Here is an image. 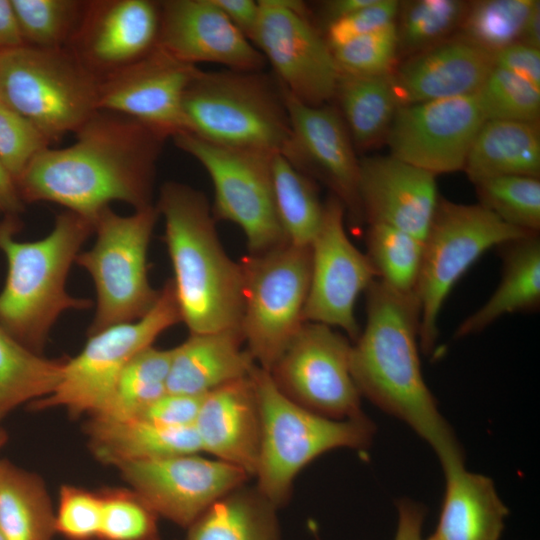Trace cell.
<instances>
[{"label": "cell", "instance_id": "6da1fadb", "mask_svg": "<svg viewBox=\"0 0 540 540\" xmlns=\"http://www.w3.org/2000/svg\"><path fill=\"white\" fill-rule=\"evenodd\" d=\"M63 148H46L16 180L24 203L51 202L94 222L113 201L152 203L164 134L129 117L97 111Z\"/></svg>", "mask_w": 540, "mask_h": 540}, {"label": "cell", "instance_id": "7a4b0ae2", "mask_svg": "<svg viewBox=\"0 0 540 540\" xmlns=\"http://www.w3.org/2000/svg\"><path fill=\"white\" fill-rule=\"evenodd\" d=\"M365 293L366 323L352 343L350 358L361 396L407 424L435 451L441 466L464 461L422 375L416 299L391 291L377 279Z\"/></svg>", "mask_w": 540, "mask_h": 540}, {"label": "cell", "instance_id": "3957f363", "mask_svg": "<svg viewBox=\"0 0 540 540\" xmlns=\"http://www.w3.org/2000/svg\"><path fill=\"white\" fill-rule=\"evenodd\" d=\"M181 322L190 334L240 329L243 272L224 250L205 195L183 183H164L155 205Z\"/></svg>", "mask_w": 540, "mask_h": 540}, {"label": "cell", "instance_id": "277c9868", "mask_svg": "<svg viewBox=\"0 0 540 540\" xmlns=\"http://www.w3.org/2000/svg\"><path fill=\"white\" fill-rule=\"evenodd\" d=\"M19 216L0 221V251L7 274L0 291V326L28 349L41 354L58 318L68 310H86L90 299L66 290L69 271L93 233V222L77 213H59L42 239L18 241Z\"/></svg>", "mask_w": 540, "mask_h": 540}, {"label": "cell", "instance_id": "5b68a950", "mask_svg": "<svg viewBox=\"0 0 540 540\" xmlns=\"http://www.w3.org/2000/svg\"><path fill=\"white\" fill-rule=\"evenodd\" d=\"M261 419L256 488L277 508L288 500L297 474L322 454L368 447L376 428L365 415L333 419L297 404L275 385L269 372H251Z\"/></svg>", "mask_w": 540, "mask_h": 540}, {"label": "cell", "instance_id": "8992f818", "mask_svg": "<svg viewBox=\"0 0 540 540\" xmlns=\"http://www.w3.org/2000/svg\"><path fill=\"white\" fill-rule=\"evenodd\" d=\"M183 113L187 133L220 146L274 154L290 138L280 86L260 71L200 70L185 91Z\"/></svg>", "mask_w": 540, "mask_h": 540}, {"label": "cell", "instance_id": "52a82bcc", "mask_svg": "<svg viewBox=\"0 0 540 540\" xmlns=\"http://www.w3.org/2000/svg\"><path fill=\"white\" fill-rule=\"evenodd\" d=\"M159 216L156 206L150 205L127 216L107 207L95 218L94 245L75 260L89 273L96 290V310L87 335L136 321L155 305L160 290L149 282L147 256Z\"/></svg>", "mask_w": 540, "mask_h": 540}, {"label": "cell", "instance_id": "ba28073f", "mask_svg": "<svg viewBox=\"0 0 540 540\" xmlns=\"http://www.w3.org/2000/svg\"><path fill=\"white\" fill-rule=\"evenodd\" d=\"M97 78L67 49L0 51V102L51 141L76 132L98 110Z\"/></svg>", "mask_w": 540, "mask_h": 540}, {"label": "cell", "instance_id": "9c48e42d", "mask_svg": "<svg viewBox=\"0 0 540 540\" xmlns=\"http://www.w3.org/2000/svg\"><path fill=\"white\" fill-rule=\"evenodd\" d=\"M529 234L534 233L506 224L479 203L459 204L439 199L423 240L415 289L419 346L423 352H434L440 311L464 273L489 249Z\"/></svg>", "mask_w": 540, "mask_h": 540}, {"label": "cell", "instance_id": "30bf717a", "mask_svg": "<svg viewBox=\"0 0 540 540\" xmlns=\"http://www.w3.org/2000/svg\"><path fill=\"white\" fill-rule=\"evenodd\" d=\"M240 330L257 366L269 371L304 323L311 270L310 247L289 243L240 262Z\"/></svg>", "mask_w": 540, "mask_h": 540}, {"label": "cell", "instance_id": "8fae6325", "mask_svg": "<svg viewBox=\"0 0 540 540\" xmlns=\"http://www.w3.org/2000/svg\"><path fill=\"white\" fill-rule=\"evenodd\" d=\"M179 322V307L172 281L168 279L160 289L155 305L145 316L88 335L83 349L75 357L67 358L54 391L31 402V406L34 409L60 406L72 415L101 412L126 365Z\"/></svg>", "mask_w": 540, "mask_h": 540}, {"label": "cell", "instance_id": "7c38bea8", "mask_svg": "<svg viewBox=\"0 0 540 540\" xmlns=\"http://www.w3.org/2000/svg\"><path fill=\"white\" fill-rule=\"evenodd\" d=\"M173 140L207 171L214 190L211 209L215 220L237 225L250 254L288 243L274 202L271 162L275 153L220 146L190 133Z\"/></svg>", "mask_w": 540, "mask_h": 540}, {"label": "cell", "instance_id": "4fadbf2b", "mask_svg": "<svg viewBox=\"0 0 540 540\" xmlns=\"http://www.w3.org/2000/svg\"><path fill=\"white\" fill-rule=\"evenodd\" d=\"M352 344L334 328L304 322L268 371L278 389L297 404L333 419L363 415L351 373Z\"/></svg>", "mask_w": 540, "mask_h": 540}, {"label": "cell", "instance_id": "5bb4252c", "mask_svg": "<svg viewBox=\"0 0 540 540\" xmlns=\"http://www.w3.org/2000/svg\"><path fill=\"white\" fill-rule=\"evenodd\" d=\"M252 44L271 64L278 84L312 106L334 98L340 71L332 49L297 0H260Z\"/></svg>", "mask_w": 540, "mask_h": 540}, {"label": "cell", "instance_id": "9a60e30c", "mask_svg": "<svg viewBox=\"0 0 540 540\" xmlns=\"http://www.w3.org/2000/svg\"><path fill=\"white\" fill-rule=\"evenodd\" d=\"M345 209L331 196L324 204L321 227L310 245L311 270L304 322L343 330L353 342L360 334L355 317L359 295L376 278L366 256L349 239Z\"/></svg>", "mask_w": 540, "mask_h": 540}, {"label": "cell", "instance_id": "2e32d148", "mask_svg": "<svg viewBox=\"0 0 540 540\" xmlns=\"http://www.w3.org/2000/svg\"><path fill=\"white\" fill-rule=\"evenodd\" d=\"M117 467L158 516L185 528L250 478L236 466L198 453L126 462Z\"/></svg>", "mask_w": 540, "mask_h": 540}, {"label": "cell", "instance_id": "e0dca14e", "mask_svg": "<svg viewBox=\"0 0 540 540\" xmlns=\"http://www.w3.org/2000/svg\"><path fill=\"white\" fill-rule=\"evenodd\" d=\"M485 121L477 94L403 105L387 142L392 156L434 175L456 172Z\"/></svg>", "mask_w": 540, "mask_h": 540}, {"label": "cell", "instance_id": "ac0fdd59", "mask_svg": "<svg viewBox=\"0 0 540 540\" xmlns=\"http://www.w3.org/2000/svg\"><path fill=\"white\" fill-rule=\"evenodd\" d=\"M160 48L99 79L98 110L134 119L169 137L187 133L183 98L199 73Z\"/></svg>", "mask_w": 540, "mask_h": 540}, {"label": "cell", "instance_id": "d6986e66", "mask_svg": "<svg viewBox=\"0 0 540 540\" xmlns=\"http://www.w3.org/2000/svg\"><path fill=\"white\" fill-rule=\"evenodd\" d=\"M280 89L290 122V138L281 154L304 174L325 182L353 221L361 223L359 160L339 111L326 104H305Z\"/></svg>", "mask_w": 540, "mask_h": 540}, {"label": "cell", "instance_id": "ffe728a7", "mask_svg": "<svg viewBox=\"0 0 540 540\" xmlns=\"http://www.w3.org/2000/svg\"><path fill=\"white\" fill-rule=\"evenodd\" d=\"M160 17V2L152 0L87 1L67 49L97 78H103L157 47Z\"/></svg>", "mask_w": 540, "mask_h": 540}, {"label": "cell", "instance_id": "44dd1931", "mask_svg": "<svg viewBox=\"0 0 540 540\" xmlns=\"http://www.w3.org/2000/svg\"><path fill=\"white\" fill-rule=\"evenodd\" d=\"M160 8L157 47L175 59L238 71L263 68V55L212 0H166Z\"/></svg>", "mask_w": 540, "mask_h": 540}, {"label": "cell", "instance_id": "7402d4cb", "mask_svg": "<svg viewBox=\"0 0 540 540\" xmlns=\"http://www.w3.org/2000/svg\"><path fill=\"white\" fill-rule=\"evenodd\" d=\"M358 193L363 221L422 241L439 202L436 175L392 155L359 160Z\"/></svg>", "mask_w": 540, "mask_h": 540}, {"label": "cell", "instance_id": "603a6c76", "mask_svg": "<svg viewBox=\"0 0 540 540\" xmlns=\"http://www.w3.org/2000/svg\"><path fill=\"white\" fill-rule=\"evenodd\" d=\"M493 53L460 37L411 55L391 73L399 106L476 94L493 69Z\"/></svg>", "mask_w": 540, "mask_h": 540}, {"label": "cell", "instance_id": "cb8c5ba5", "mask_svg": "<svg viewBox=\"0 0 540 540\" xmlns=\"http://www.w3.org/2000/svg\"><path fill=\"white\" fill-rule=\"evenodd\" d=\"M194 428L202 451L255 476L261 419L251 374L205 394Z\"/></svg>", "mask_w": 540, "mask_h": 540}, {"label": "cell", "instance_id": "d4e9b609", "mask_svg": "<svg viewBox=\"0 0 540 540\" xmlns=\"http://www.w3.org/2000/svg\"><path fill=\"white\" fill-rule=\"evenodd\" d=\"M256 366L240 329L193 333L171 349L167 392L203 396Z\"/></svg>", "mask_w": 540, "mask_h": 540}, {"label": "cell", "instance_id": "484cf974", "mask_svg": "<svg viewBox=\"0 0 540 540\" xmlns=\"http://www.w3.org/2000/svg\"><path fill=\"white\" fill-rule=\"evenodd\" d=\"M445 493L434 540H500L508 509L493 481L465 468L464 461L442 467Z\"/></svg>", "mask_w": 540, "mask_h": 540}, {"label": "cell", "instance_id": "4316f807", "mask_svg": "<svg viewBox=\"0 0 540 540\" xmlns=\"http://www.w3.org/2000/svg\"><path fill=\"white\" fill-rule=\"evenodd\" d=\"M86 431L94 455L115 466L202 451L194 426L171 427L137 417L92 415Z\"/></svg>", "mask_w": 540, "mask_h": 540}, {"label": "cell", "instance_id": "83f0119b", "mask_svg": "<svg viewBox=\"0 0 540 540\" xmlns=\"http://www.w3.org/2000/svg\"><path fill=\"white\" fill-rule=\"evenodd\" d=\"M499 247L503 263L501 281L491 297L458 326L457 338L481 332L504 315L539 308V234H529Z\"/></svg>", "mask_w": 540, "mask_h": 540}, {"label": "cell", "instance_id": "f1b7e54d", "mask_svg": "<svg viewBox=\"0 0 540 540\" xmlns=\"http://www.w3.org/2000/svg\"><path fill=\"white\" fill-rule=\"evenodd\" d=\"M463 170L474 184L500 176L539 178L537 123L485 121L470 147Z\"/></svg>", "mask_w": 540, "mask_h": 540}, {"label": "cell", "instance_id": "f546056e", "mask_svg": "<svg viewBox=\"0 0 540 540\" xmlns=\"http://www.w3.org/2000/svg\"><path fill=\"white\" fill-rule=\"evenodd\" d=\"M277 510L256 487L242 485L211 504L186 540H281Z\"/></svg>", "mask_w": 540, "mask_h": 540}, {"label": "cell", "instance_id": "4dcf8cb0", "mask_svg": "<svg viewBox=\"0 0 540 540\" xmlns=\"http://www.w3.org/2000/svg\"><path fill=\"white\" fill-rule=\"evenodd\" d=\"M54 522L42 480L0 460V529L6 540H52Z\"/></svg>", "mask_w": 540, "mask_h": 540}, {"label": "cell", "instance_id": "1f68e13d", "mask_svg": "<svg viewBox=\"0 0 540 540\" xmlns=\"http://www.w3.org/2000/svg\"><path fill=\"white\" fill-rule=\"evenodd\" d=\"M334 97L352 142L359 148L369 147L387 133L399 107L391 74L356 76L340 73Z\"/></svg>", "mask_w": 540, "mask_h": 540}, {"label": "cell", "instance_id": "d6a6232c", "mask_svg": "<svg viewBox=\"0 0 540 540\" xmlns=\"http://www.w3.org/2000/svg\"><path fill=\"white\" fill-rule=\"evenodd\" d=\"M66 360L43 357L0 326V420L21 404L50 395Z\"/></svg>", "mask_w": 540, "mask_h": 540}, {"label": "cell", "instance_id": "836d02e7", "mask_svg": "<svg viewBox=\"0 0 540 540\" xmlns=\"http://www.w3.org/2000/svg\"><path fill=\"white\" fill-rule=\"evenodd\" d=\"M271 173L277 217L287 242L310 247L324 216L314 182L281 153L272 156Z\"/></svg>", "mask_w": 540, "mask_h": 540}, {"label": "cell", "instance_id": "e575fe53", "mask_svg": "<svg viewBox=\"0 0 540 540\" xmlns=\"http://www.w3.org/2000/svg\"><path fill=\"white\" fill-rule=\"evenodd\" d=\"M365 253L376 279L391 291L415 298L423 241L382 223H369Z\"/></svg>", "mask_w": 540, "mask_h": 540}, {"label": "cell", "instance_id": "d590c367", "mask_svg": "<svg viewBox=\"0 0 540 540\" xmlns=\"http://www.w3.org/2000/svg\"><path fill=\"white\" fill-rule=\"evenodd\" d=\"M171 349L153 346L137 354L120 374L105 408L94 415L130 418L167 392Z\"/></svg>", "mask_w": 540, "mask_h": 540}, {"label": "cell", "instance_id": "8d00e7d4", "mask_svg": "<svg viewBox=\"0 0 540 540\" xmlns=\"http://www.w3.org/2000/svg\"><path fill=\"white\" fill-rule=\"evenodd\" d=\"M86 2L11 0L24 45L47 50L67 48L79 27Z\"/></svg>", "mask_w": 540, "mask_h": 540}, {"label": "cell", "instance_id": "74e56055", "mask_svg": "<svg viewBox=\"0 0 540 540\" xmlns=\"http://www.w3.org/2000/svg\"><path fill=\"white\" fill-rule=\"evenodd\" d=\"M537 0H484L468 6L463 38L492 53L519 42Z\"/></svg>", "mask_w": 540, "mask_h": 540}, {"label": "cell", "instance_id": "f35d334b", "mask_svg": "<svg viewBox=\"0 0 540 540\" xmlns=\"http://www.w3.org/2000/svg\"><path fill=\"white\" fill-rule=\"evenodd\" d=\"M468 4L459 0H417L401 4L398 48L411 55L444 41L464 19Z\"/></svg>", "mask_w": 540, "mask_h": 540}, {"label": "cell", "instance_id": "ab89813d", "mask_svg": "<svg viewBox=\"0 0 540 540\" xmlns=\"http://www.w3.org/2000/svg\"><path fill=\"white\" fill-rule=\"evenodd\" d=\"M479 204L506 224L528 233L540 229V180L531 176H500L475 183Z\"/></svg>", "mask_w": 540, "mask_h": 540}, {"label": "cell", "instance_id": "60d3db41", "mask_svg": "<svg viewBox=\"0 0 540 540\" xmlns=\"http://www.w3.org/2000/svg\"><path fill=\"white\" fill-rule=\"evenodd\" d=\"M487 120L537 123L540 89L522 78L493 67L476 93Z\"/></svg>", "mask_w": 540, "mask_h": 540}, {"label": "cell", "instance_id": "b9f144b4", "mask_svg": "<svg viewBox=\"0 0 540 540\" xmlns=\"http://www.w3.org/2000/svg\"><path fill=\"white\" fill-rule=\"evenodd\" d=\"M101 496L97 540H159V516L134 491L110 489Z\"/></svg>", "mask_w": 540, "mask_h": 540}, {"label": "cell", "instance_id": "7bdbcfd3", "mask_svg": "<svg viewBox=\"0 0 540 540\" xmlns=\"http://www.w3.org/2000/svg\"><path fill=\"white\" fill-rule=\"evenodd\" d=\"M398 51L395 22L332 49L340 73L356 76L391 74Z\"/></svg>", "mask_w": 540, "mask_h": 540}, {"label": "cell", "instance_id": "ee69618b", "mask_svg": "<svg viewBox=\"0 0 540 540\" xmlns=\"http://www.w3.org/2000/svg\"><path fill=\"white\" fill-rule=\"evenodd\" d=\"M51 142L33 123L0 102V160L15 181Z\"/></svg>", "mask_w": 540, "mask_h": 540}, {"label": "cell", "instance_id": "f6af8a7d", "mask_svg": "<svg viewBox=\"0 0 540 540\" xmlns=\"http://www.w3.org/2000/svg\"><path fill=\"white\" fill-rule=\"evenodd\" d=\"M102 518L101 493L65 485L59 493L55 531L68 540H97Z\"/></svg>", "mask_w": 540, "mask_h": 540}, {"label": "cell", "instance_id": "bcb514c9", "mask_svg": "<svg viewBox=\"0 0 540 540\" xmlns=\"http://www.w3.org/2000/svg\"><path fill=\"white\" fill-rule=\"evenodd\" d=\"M401 3L396 0H374L370 5L336 20L326 28L331 49L359 36L374 32L395 22Z\"/></svg>", "mask_w": 540, "mask_h": 540}, {"label": "cell", "instance_id": "7dc6e473", "mask_svg": "<svg viewBox=\"0 0 540 540\" xmlns=\"http://www.w3.org/2000/svg\"><path fill=\"white\" fill-rule=\"evenodd\" d=\"M203 396L166 392L134 417L164 426H194Z\"/></svg>", "mask_w": 540, "mask_h": 540}, {"label": "cell", "instance_id": "c3c4849f", "mask_svg": "<svg viewBox=\"0 0 540 540\" xmlns=\"http://www.w3.org/2000/svg\"><path fill=\"white\" fill-rule=\"evenodd\" d=\"M493 64L540 89V49L516 42L494 52Z\"/></svg>", "mask_w": 540, "mask_h": 540}, {"label": "cell", "instance_id": "681fc988", "mask_svg": "<svg viewBox=\"0 0 540 540\" xmlns=\"http://www.w3.org/2000/svg\"><path fill=\"white\" fill-rule=\"evenodd\" d=\"M212 2L252 43L260 17L259 2L254 0H212Z\"/></svg>", "mask_w": 540, "mask_h": 540}, {"label": "cell", "instance_id": "f907efd6", "mask_svg": "<svg viewBox=\"0 0 540 540\" xmlns=\"http://www.w3.org/2000/svg\"><path fill=\"white\" fill-rule=\"evenodd\" d=\"M425 507L410 499L397 503V527L394 540H422Z\"/></svg>", "mask_w": 540, "mask_h": 540}, {"label": "cell", "instance_id": "816d5d0a", "mask_svg": "<svg viewBox=\"0 0 540 540\" xmlns=\"http://www.w3.org/2000/svg\"><path fill=\"white\" fill-rule=\"evenodd\" d=\"M24 204L15 179L0 160V215L19 216Z\"/></svg>", "mask_w": 540, "mask_h": 540}, {"label": "cell", "instance_id": "f5cc1de1", "mask_svg": "<svg viewBox=\"0 0 540 540\" xmlns=\"http://www.w3.org/2000/svg\"><path fill=\"white\" fill-rule=\"evenodd\" d=\"M23 45L11 0H0V51Z\"/></svg>", "mask_w": 540, "mask_h": 540}, {"label": "cell", "instance_id": "db71d44e", "mask_svg": "<svg viewBox=\"0 0 540 540\" xmlns=\"http://www.w3.org/2000/svg\"><path fill=\"white\" fill-rule=\"evenodd\" d=\"M374 0H331L322 4L321 14L327 25L344 18L368 5Z\"/></svg>", "mask_w": 540, "mask_h": 540}, {"label": "cell", "instance_id": "11a10c76", "mask_svg": "<svg viewBox=\"0 0 540 540\" xmlns=\"http://www.w3.org/2000/svg\"><path fill=\"white\" fill-rule=\"evenodd\" d=\"M519 42L540 49V2L538 0L525 22Z\"/></svg>", "mask_w": 540, "mask_h": 540}, {"label": "cell", "instance_id": "9f6ffc18", "mask_svg": "<svg viewBox=\"0 0 540 540\" xmlns=\"http://www.w3.org/2000/svg\"><path fill=\"white\" fill-rule=\"evenodd\" d=\"M6 439H7V437H6V434H5L4 430H2L0 428V448L4 445Z\"/></svg>", "mask_w": 540, "mask_h": 540}, {"label": "cell", "instance_id": "6f0895ef", "mask_svg": "<svg viewBox=\"0 0 540 540\" xmlns=\"http://www.w3.org/2000/svg\"><path fill=\"white\" fill-rule=\"evenodd\" d=\"M0 540H6V538L4 537V535H3L2 531H1V529H0Z\"/></svg>", "mask_w": 540, "mask_h": 540}, {"label": "cell", "instance_id": "680465c9", "mask_svg": "<svg viewBox=\"0 0 540 540\" xmlns=\"http://www.w3.org/2000/svg\"><path fill=\"white\" fill-rule=\"evenodd\" d=\"M422 540H423V539H422ZM425 540H434V539L430 536V537H428V538L425 539Z\"/></svg>", "mask_w": 540, "mask_h": 540}]
</instances>
